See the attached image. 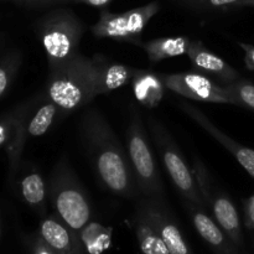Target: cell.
I'll use <instances>...</instances> for the list:
<instances>
[{
	"label": "cell",
	"mask_w": 254,
	"mask_h": 254,
	"mask_svg": "<svg viewBox=\"0 0 254 254\" xmlns=\"http://www.w3.org/2000/svg\"><path fill=\"white\" fill-rule=\"evenodd\" d=\"M32 254H55L54 251L47 246V243L42 240L40 235L35 237L34 243H32Z\"/></svg>",
	"instance_id": "obj_28"
},
{
	"label": "cell",
	"mask_w": 254,
	"mask_h": 254,
	"mask_svg": "<svg viewBox=\"0 0 254 254\" xmlns=\"http://www.w3.org/2000/svg\"><path fill=\"white\" fill-rule=\"evenodd\" d=\"M179 107H180L181 111H183L189 118L192 119L196 124H198V126L203 129V130L207 131L213 139H216L223 148L227 149V150L235 156L236 160L241 164V166H242L252 178H254V149L248 148V146H245L242 145V144L237 143L236 140H233L231 136H228L227 134L223 133L218 127H216L215 124L210 121V118H208L203 112H201L197 107L193 106V104L186 103V102H180V103H179Z\"/></svg>",
	"instance_id": "obj_11"
},
{
	"label": "cell",
	"mask_w": 254,
	"mask_h": 254,
	"mask_svg": "<svg viewBox=\"0 0 254 254\" xmlns=\"http://www.w3.org/2000/svg\"><path fill=\"white\" fill-rule=\"evenodd\" d=\"M15 116H16V111H12L4 118L0 119V148L2 146L5 148L6 143L9 141L12 128H14Z\"/></svg>",
	"instance_id": "obj_25"
},
{
	"label": "cell",
	"mask_w": 254,
	"mask_h": 254,
	"mask_svg": "<svg viewBox=\"0 0 254 254\" xmlns=\"http://www.w3.org/2000/svg\"><path fill=\"white\" fill-rule=\"evenodd\" d=\"M186 211L190 215L192 225L200 237L207 243L215 254H240L238 248L230 240L225 231L218 226V223L208 215L205 208L195 203L184 201Z\"/></svg>",
	"instance_id": "obj_14"
},
{
	"label": "cell",
	"mask_w": 254,
	"mask_h": 254,
	"mask_svg": "<svg viewBox=\"0 0 254 254\" xmlns=\"http://www.w3.org/2000/svg\"><path fill=\"white\" fill-rule=\"evenodd\" d=\"M16 4L25 5L30 7H39V6H50V5H59L67 4V2H73V0H11Z\"/></svg>",
	"instance_id": "obj_26"
},
{
	"label": "cell",
	"mask_w": 254,
	"mask_h": 254,
	"mask_svg": "<svg viewBox=\"0 0 254 254\" xmlns=\"http://www.w3.org/2000/svg\"><path fill=\"white\" fill-rule=\"evenodd\" d=\"M133 227L141 254H171L153 225L136 210H134Z\"/></svg>",
	"instance_id": "obj_19"
},
{
	"label": "cell",
	"mask_w": 254,
	"mask_h": 254,
	"mask_svg": "<svg viewBox=\"0 0 254 254\" xmlns=\"http://www.w3.org/2000/svg\"><path fill=\"white\" fill-rule=\"evenodd\" d=\"M92 235H89L87 231L82 230L79 232V237H81L82 242H83L84 248H86L87 253H99L108 246L109 243V233L108 230L102 227L101 225L97 223H91L86 226Z\"/></svg>",
	"instance_id": "obj_22"
},
{
	"label": "cell",
	"mask_w": 254,
	"mask_h": 254,
	"mask_svg": "<svg viewBox=\"0 0 254 254\" xmlns=\"http://www.w3.org/2000/svg\"><path fill=\"white\" fill-rule=\"evenodd\" d=\"M241 49L245 51V64L250 71H254V46L245 42H238Z\"/></svg>",
	"instance_id": "obj_27"
},
{
	"label": "cell",
	"mask_w": 254,
	"mask_h": 254,
	"mask_svg": "<svg viewBox=\"0 0 254 254\" xmlns=\"http://www.w3.org/2000/svg\"><path fill=\"white\" fill-rule=\"evenodd\" d=\"M0 235H1V228H0Z\"/></svg>",
	"instance_id": "obj_32"
},
{
	"label": "cell",
	"mask_w": 254,
	"mask_h": 254,
	"mask_svg": "<svg viewBox=\"0 0 254 254\" xmlns=\"http://www.w3.org/2000/svg\"><path fill=\"white\" fill-rule=\"evenodd\" d=\"M113 0H73L72 4H84L97 9H106Z\"/></svg>",
	"instance_id": "obj_30"
},
{
	"label": "cell",
	"mask_w": 254,
	"mask_h": 254,
	"mask_svg": "<svg viewBox=\"0 0 254 254\" xmlns=\"http://www.w3.org/2000/svg\"><path fill=\"white\" fill-rule=\"evenodd\" d=\"M22 56L19 50H12L0 59V98L6 94L21 66Z\"/></svg>",
	"instance_id": "obj_21"
},
{
	"label": "cell",
	"mask_w": 254,
	"mask_h": 254,
	"mask_svg": "<svg viewBox=\"0 0 254 254\" xmlns=\"http://www.w3.org/2000/svg\"><path fill=\"white\" fill-rule=\"evenodd\" d=\"M191 41L192 40L188 36L156 37L143 42L141 49L145 51L149 61L158 64L163 60L174 59L188 54Z\"/></svg>",
	"instance_id": "obj_18"
},
{
	"label": "cell",
	"mask_w": 254,
	"mask_h": 254,
	"mask_svg": "<svg viewBox=\"0 0 254 254\" xmlns=\"http://www.w3.org/2000/svg\"><path fill=\"white\" fill-rule=\"evenodd\" d=\"M243 0H181L183 4L200 11L227 10L230 7H240Z\"/></svg>",
	"instance_id": "obj_24"
},
{
	"label": "cell",
	"mask_w": 254,
	"mask_h": 254,
	"mask_svg": "<svg viewBox=\"0 0 254 254\" xmlns=\"http://www.w3.org/2000/svg\"><path fill=\"white\" fill-rule=\"evenodd\" d=\"M225 88L232 98L233 104L254 111V83L240 78L232 83L225 84Z\"/></svg>",
	"instance_id": "obj_23"
},
{
	"label": "cell",
	"mask_w": 254,
	"mask_h": 254,
	"mask_svg": "<svg viewBox=\"0 0 254 254\" xmlns=\"http://www.w3.org/2000/svg\"><path fill=\"white\" fill-rule=\"evenodd\" d=\"M201 196L205 201L206 207H210L218 226L225 231V233L235 243L236 247H242L243 236L240 215H238L237 208L230 196L218 188L216 189L213 184L211 185V188L202 191Z\"/></svg>",
	"instance_id": "obj_10"
},
{
	"label": "cell",
	"mask_w": 254,
	"mask_h": 254,
	"mask_svg": "<svg viewBox=\"0 0 254 254\" xmlns=\"http://www.w3.org/2000/svg\"><path fill=\"white\" fill-rule=\"evenodd\" d=\"M246 225L250 228H254V195L245 201Z\"/></svg>",
	"instance_id": "obj_29"
},
{
	"label": "cell",
	"mask_w": 254,
	"mask_h": 254,
	"mask_svg": "<svg viewBox=\"0 0 254 254\" xmlns=\"http://www.w3.org/2000/svg\"><path fill=\"white\" fill-rule=\"evenodd\" d=\"M19 191L21 198L29 207H31L41 217L47 215L49 192H47L46 183L40 171L35 168L26 171L20 180Z\"/></svg>",
	"instance_id": "obj_17"
},
{
	"label": "cell",
	"mask_w": 254,
	"mask_h": 254,
	"mask_svg": "<svg viewBox=\"0 0 254 254\" xmlns=\"http://www.w3.org/2000/svg\"><path fill=\"white\" fill-rule=\"evenodd\" d=\"M39 235L55 254H88L79 233L71 230L56 213L42 217Z\"/></svg>",
	"instance_id": "obj_13"
},
{
	"label": "cell",
	"mask_w": 254,
	"mask_h": 254,
	"mask_svg": "<svg viewBox=\"0 0 254 254\" xmlns=\"http://www.w3.org/2000/svg\"><path fill=\"white\" fill-rule=\"evenodd\" d=\"M59 116H62L61 109L49 98L44 103L32 109L27 121V138H39L45 135Z\"/></svg>",
	"instance_id": "obj_20"
},
{
	"label": "cell",
	"mask_w": 254,
	"mask_h": 254,
	"mask_svg": "<svg viewBox=\"0 0 254 254\" xmlns=\"http://www.w3.org/2000/svg\"><path fill=\"white\" fill-rule=\"evenodd\" d=\"M161 78L166 88L185 98L208 103L233 104L223 84L198 72L161 74Z\"/></svg>",
	"instance_id": "obj_9"
},
{
	"label": "cell",
	"mask_w": 254,
	"mask_h": 254,
	"mask_svg": "<svg viewBox=\"0 0 254 254\" xmlns=\"http://www.w3.org/2000/svg\"><path fill=\"white\" fill-rule=\"evenodd\" d=\"M35 103H36V101L27 102V103L21 104L15 109L16 116H15L14 128H12L9 141L5 145V151H6L7 161H9V170L11 175H14L19 170L22 151L26 145V141L29 140V138H27V121H29L30 113L35 108Z\"/></svg>",
	"instance_id": "obj_16"
},
{
	"label": "cell",
	"mask_w": 254,
	"mask_h": 254,
	"mask_svg": "<svg viewBox=\"0 0 254 254\" xmlns=\"http://www.w3.org/2000/svg\"><path fill=\"white\" fill-rule=\"evenodd\" d=\"M34 30L45 50L49 69H54L79 52L86 26L71 9L56 7L37 19Z\"/></svg>",
	"instance_id": "obj_4"
},
{
	"label": "cell",
	"mask_w": 254,
	"mask_h": 254,
	"mask_svg": "<svg viewBox=\"0 0 254 254\" xmlns=\"http://www.w3.org/2000/svg\"><path fill=\"white\" fill-rule=\"evenodd\" d=\"M245 6L254 7V0H243V1L241 2L240 7H245Z\"/></svg>",
	"instance_id": "obj_31"
},
{
	"label": "cell",
	"mask_w": 254,
	"mask_h": 254,
	"mask_svg": "<svg viewBox=\"0 0 254 254\" xmlns=\"http://www.w3.org/2000/svg\"><path fill=\"white\" fill-rule=\"evenodd\" d=\"M193 69L210 77L221 84H228L240 79V73L227 61L205 46L200 40H192L188 51Z\"/></svg>",
	"instance_id": "obj_12"
},
{
	"label": "cell",
	"mask_w": 254,
	"mask_h": 254,
	"mask_svg": "<svg viewBox=\"0 0 254 254\" xmlns=\"http://www.w3.org/2000/svg\"><path fill=\"white\" fill-rule=\"evenodd\" d=\"M47 192L55 213L74 232L79 233L91 222L89 197L67 156H62L52 169Z\"/></svg>",
	"instance_id": "obj_3"
},
{
	"label": "cell",
	"mask_w": 254,
	"mask_h": 254,
	"mask_svg": "<svg viewBox=\"0 0 254 254\" xmlns=\"http://www.w3.org/2000/svg\"><path fill=\"white\" fill-rule=\"evenodd\" d=\"M79 138L102 188L123 198L139 197L128 154L101 111L91 107L79 122Z\"/></svg>",
	"instance_id": "obj_2"
},
{
	"label": "cell",
	"mask_w": 254,
	"mask_h": 254,
	"mask_svg": "<svg viewBox=\"0 0 254 254\" xmlns=\"http://www.w3.org/2000/svg\"><path fill=\"white\" fill-rule=\"evenodd\" d=\"M160 9L159 1H150L124 12H112L107 7L101 9L98 20L91 26V31L96 39H111L141 47L144 29Z\"/></svg>",
	"instance_id": "obj_7"
},
{
	"label": "cell",
	"mask_w": 254,
	"mask_h": 254,
	"mask_svg": "<svg viewBox=\"0 0 254 254\" xmlns=\"http://www.w3.org/2000/svg\"><path fill=\"white\" fill-rule=\"evenodd\" d=\"M180 1H181V0H180Z\"/></svg>",
	"instance_id": "obj_33"
},
{
	"label": "cell",
	"mask_w": 254,
	"mask_h": 254,
	"mask_svg": "<svg viewBox=\"0 0 254 254\" xmlns=\"http://www.w3.org/2000/svg\"><path fill=\"white\" fill-rule=\"evenodd\" d=\"M148 127L161 161L183 200L195 203L206 210L207 207L198 190L193 171L189 166L185 156L181 153L170 131L154 116H149Z\"/></svg>",
	"instance_id": "obj_6"
},
{
	"label": "cell",
	"mask_w": 254,
	"mask_h": 254,
	"mask_svg": "<svg viewBox=\"0 0 254 254\" xmlns=\"http://www.w3.org/2000/svg\"><path fill=\"white\" fill-rule=\"evenodd\" d=\"M134 67L108 61L103 55L92 57L77 52L68 61L49 69L45 96L62 116L87 107L96 97L122 88L131 81Z\"/></svg>",
	"instance_id": "obj_1"
},
{
	"label": "cell",
	"mask_w": 254,
	"mask_h": 254,
	"mask_svg": "<svg viewBox=\"0 0 254 254\" xmlns=\"http://www.w3.org/2000/svg\"><path fill=\"white\" fill-rule=\"evenodd\" d=\"M131 89L134 97L143 107L154 109L160 104L168 88L164 84L161 74L143 68H134L131 77Z\"/></svg>",
	"instance_id": "obj_15"
},
{
	"label": "cell",
	"mask_w": 254,
	"mask_h": 254,
	"mask_svg": "<svg viewBox=\"0 0 254 254\" xmlns=\"http://www.w3.org/2000/svg\"><path fill=\"white\" fill-rule=\"evenodd\" d=\"M127 150L139 196L165 198V189L139 109L131 106L126 133Z\"/></svg>",
	"instance_id": "obj_5"
},
{
	"label": "cell",
	"mask_w": 254,
	"mask_h": 254,
	"mask_svg": "<svg viewBox=\"0 0 254 254\" xmlns=\"http://www.w3.org/2000/svg\"><path fill=\"white\" fill-rule=\"evenodd\" d=\"M135 210L153 225L171 254H193L165 198L139 196Z\"/></svg>",
	"instance_id": "obj_8"
}]
</instances>
